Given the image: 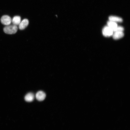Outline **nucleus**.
Wrapping results in <instances>:
<instances>
[{"label":"nucleus","instance_id":"obj_5","mask_svg":"<svg viewBox=\"0 0 130 130\" xmlns=\"http://www.w3.org/2000/svg\"><path fill=\"white\" fill-rule=\"evenodd\" d=\"M29 22L27 19H24L19 24V28L20 30L24 29L28 25Z\"/></svg>","mask_w":130,"mask_h":130},{"label":"nucleus","instance_id":"obj_4","mask_svg":"<svg viewBox=\"0 0 130 130\" xmlns=\"http://www.w3.org/2000/svg\"><path fill=\"white\" fill-rule=\"evenodd\" d=\"M35 96L38 100L41 101L45 99L46 97V94L43 91H39L36 93Z\"/></svg>","mask_w":130,"mask_h":130},{"label":"nucleus","instance_id":"obj_10","mask_svg":"<svg viewBox=\"0 0 130 130\" xmlns=\"http://www.w3.org/2000/svg\"><path fill=\"white\" fill-rule=\"evenodd\" d=\"M108 26L111 28L112 30L116 27L117 26V24L116 22L109 21L107 22Z\"/></svg>","mask_w":130,"mask_h":130},{"label":"nucleus","instance_id":"obj_8","mask_svg":"<svg viewBox=\"0 0 130 130\" xmlns=\"http://www.w3.org/2000/svg\"><path fill=\"white\" fill-rule=\"evenodd\" d=\"M12 21L13 24L16 26L18 25L21 21V17L19 16H15L12 20Z\"/></svg>","mask_w":130,"mask_h":130},{"label":"nucleus","instance_id":"obj_9","mask_svg":"<svg viewBox=\"0 0 130 130\" xmlns=\"http://www.w3.org/2000/svg\"><path fill=\"white\" fill-rule=\"evenodd\" d=\"M110 20L115 22H121L123 21L122 19L119 17L114 16H110L109 17Z\"/></svg>","mask_w":130,"mask_h":130},{"label":"nucleus","instance_id":"obj_1","mask_svg":"<svg viewBox=\"0 0 130 130\" xmlns=\"http://www.w3.org/2000/svg\"><path fill=\"white\" fill-rule=\"evenodd\" d=\"M17 26L13 24L6 26L3 28L4 32L9 34H14L17 32Z\"/></svg>","mask_w":130,"mask_h":130},{"label":"nucleus","instance_id":"obj_2","mask_svg":"<svg viewBox=\"0 0 130 130\" xmlns=\"http://www.w3.org/2000/svg\"><path fill=\"white\" fill-rule=\"evenodd\" d=\"M113 32L112 29L108 26L104 27L102 31L103 35L106 37H109L112 35Z\"/></svg>","mask_w":130,"mask_h":130},{"label":"nucleus","instance_id":"obj_7","mask_svg":"<svg viewBox=\"0 0 130 130\" xmlns=\"http://www.w3.org/2000/svg\"><path fill=\"white\" fill-rule=\"evenodd\" d=\"M113 38L115 39H117L122 38L124 35L123 32H114L113 34Z\"/></svg>","mask_w":130,"mask_h":130},{"label":"nucleus","instance_id":"obj_3","mask_svg":"<svg viewBox=\"0 0 130 130\" xmlns=\"http://www.w3.org/2000/svg\"><path fill=\"white\" fill-rule=\"evenodd\" d=\"M0 21L3 24L6 26L9 25L12 22L11 18L7 15L3 16L1 18Z\"/></svg>","mask_w":130,"mask_h":130},{"label":"nucleus","instance_id":"obj_11","mask_svg":"<svg viewBox=\"0 0 130 130\" xmlns=\"http://www.w3.org/2000/svg\"><path fill=\"white\" fill-rule=\"evenodd\" d=\"M113 32H123L124 30V28L121 26H117L112 30Z\"/></svg>","mask_w":130,"mask_h":130},{"label":"nucleus","instance_id":"obj_6","mask_svg":"<svg viewBox=\"0 0 130 130\" xmlns=\"http://www.w3.org/2000/svg\"><path fill=\"white\" fill-rule=\"evenodd\" d=\"M34 98V94L32 92H29L27 93L25 96V100L27 102H30L32 101Z\"/></svg>","mask_w":130,"mask_h":130}]
</instances>
